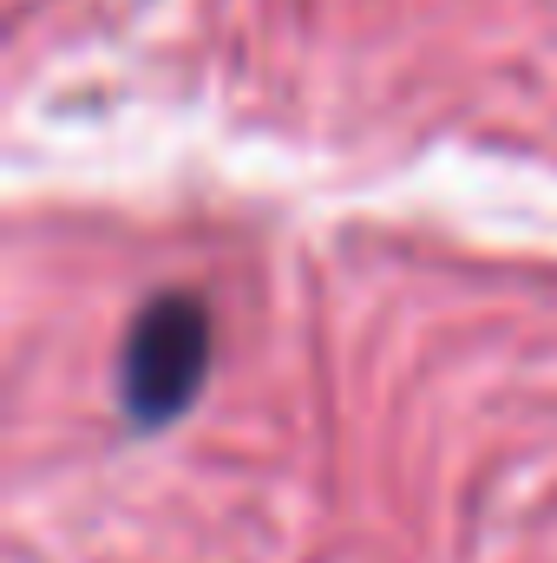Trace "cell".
<instances>
[{
    "instance_id": "cell-1",
    "label": "cell",
    "mask_w": 557,
    "mask_h": 563,
    "mask_svg": "<svg viewBox=\"0 0 557 563\" xmlns=\"http://www.w3.org/2000/svg\"><path fill=\"white\" fill-rule=\"evenodd\" d=\"M210 374V314L197 295H151L119 354V407L132 426H171Z\"/></svg>"
}]
</instances>
